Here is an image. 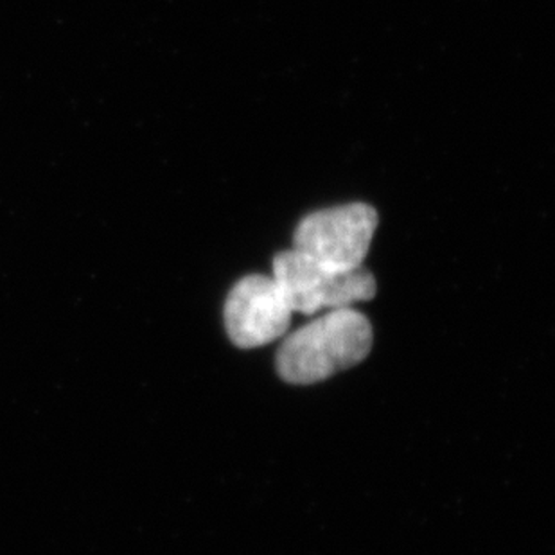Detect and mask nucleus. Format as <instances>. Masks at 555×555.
Returning <instances> with one entry per match:
<instances>
[{"instance_id":"1","label":"nucleus","mask_w":555,"mask_h":555,"mask_svg":"<svg viewBox=\"0 0 555 555\" xmlns=\"http://www.w3.org/2000/svg\"><path fill=\"white\" fill-rule=\"evenodd\" d=\"M372 338L365 314L354 308L331 309L283 341L278 352L279 376L294 385L324 382L363 362Z\"/></svg>"},{"instance_id":"2","label":"nucleus","mask_w":555,"mask_h":555,"mask_svg":"<svg viewBox=\"0 0 555 555\" xmlns=\"http://www.w3.org/2000/svg\"><path fill=\"white\" fill-rule=\"evenodd\" d=\"M272 278L294 313L352 308L376 295V279L367 268L336 270L297 250L275 256Z\"/></svg>"},{"instance_id":"3","label":"nucleus","mask_w":555,"mask_h":555,"mask_svg":"<svg viewBox=\"0 0 555 555\" xmlns=\"http://www.w3.org/2000/svg\"><path fill=\"white\" fill-rule=\"evenodd\" d=\"M376 227V209L363 202L317 210L297 225L294 250L336 270H357L371 250Z\"/></svg>"},{"instance_id":"4","label":"nucleus","mask_w":555,"mask_h":555,"mask_svg":"<svg viewBox=\"0 0 555 555\" xmlns=\"http://www.w3.org/2000/svg\"><path fill=\"white\" fill-rule=\"evenodd\" d=\"M292 308L272 275L254 273L234 284L225 302V327L242 349L278 340L292 324Z\"/></svg>"}]
</instances>
